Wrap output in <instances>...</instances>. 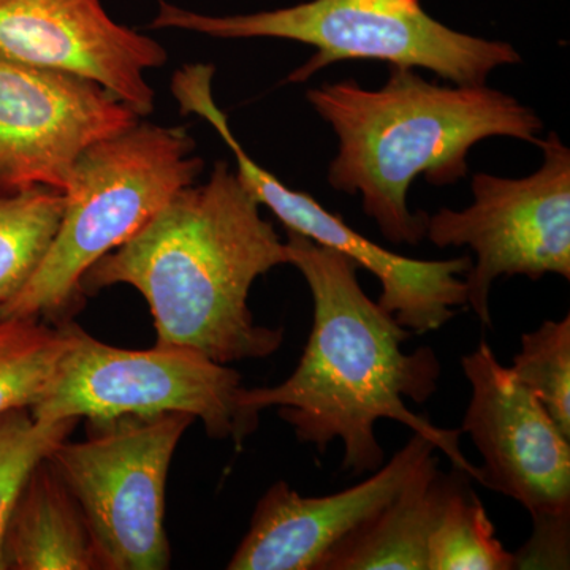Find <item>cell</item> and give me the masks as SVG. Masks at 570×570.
<instances>
[{
  "instance_id": "cell-1",
  "label": "cell",
  "mask_w": 570,
  "mask_h": 570,
  "mask_svg": "<svg viewBox=\"0 0 570 570\" xmlns=\"http://www.w3.org/2000/svg\"><path fill=\"white\" fill-rule=\"evenodd\" d=\"M285 245L288 264L305 276L313 295V328L294 373L276 387H245V406L279 409L296 438L321 453L340 439L343 469L352 475L384 464L376 423L390 419L433 439L453 468L478 480V468L461 453V430L431 425L406 406V400L423 404L438 392L436 352H403L414 333L365 294L351 257L292 230Z\"/></svg>"
},
{
  "instance_id": "cell-2",
  "label": "cell",
  "mask_w": 570,
  "mask_h": 570,
  "mask_svg": "<svg viewBox=\"0 0 570 570\" xmlns=\"http://www.w3.org/2000/svg\"><path fill=\"white\" fill-rule=\"evenodd\" d=\"M285 264L287 245L223 160L208 183L184 187L94 264L81 291L132 285L151 309L156 346L193 348L228 365L283 346L284 328L255 324L247 302L257 277Z\"/></svg>"
},
{
  "instance_id": "cell-3",
  "label": "cell",
  "mask_w": 570,
  "mask_h": 570,
  "mask_svg": "<svg viewBox=\"0 0 570 570\" xmlns=\"http://www.w3.org/2000/svg\"><path fill=\"white\" fill-rule=\"evenodd\" d=\"M306 97L340 141L328 183L362 195L363 209L395 245L426 238L428 214L407 208L417 176L436 186L460 181L479 141L512 137L538 145L543 130L534 110L508 94L487 85H434L409 67L392 66L377 91L346 80Z\"/></svg>"
},
{
  "instance_id": "cell-4",
  "label": "cell",
  "mask_w": 570,
  "mask_h": 570,
  "mask_svg": "<svg viewBox=\"0 0 570 570\" xmlns=\"http://www.w3.org/2000/svg\"><path fill=\"white\" fill-rule=\"evenodd\" d=\"M184 127L135 124L81 154L63 187L61 224L43 261L0 318L66 317L94 264L132 238L204 170Z\"/></svg>"
},
{
  "instance_id": "cell-5",
  "label": "cell",
  "mask_w": 570,
  "mask_h": 570,
  "mask_svg": "<svg viewBox=\"0 0 570 570\" xmlns=\"http://www.w3.org/2000/svg\"><path fill=\"white\" fill-rule=\"evenodd\" d=\"M153 28L183 29L216 39H284L313 45L316 55L288 81L303 82L330 63L376 59L426 69L453 85H485L491 71L521 61L505 41L453 31L420 0H311L261 13L212 17L160 2Z\"/></svg>"
},
{
  "instance_id": "cell-6",
  "label": "cell",
  "mask_w": 570,
  "mask_h": 570,
  "mask_svg": "<svg viewBox=\"0 0 570 570\" xmlns=\"http://www.w3.org/2000/svg\"><path fill=\"white\" fill-rule=\"evenodd\" d=\"M242 376L202 352L154 346L132 351L100 343L70 322V344L51 384L29 411L37 422L183 412L209 438L242 448L261 412L243 403Z\"/></svg>"
},
{
  "instance_id": "cell-7",
  "label": "cell",
  "mask_w": 570,
  "mask_h": 570,
  "mask_svg": "<svg viewBox=\"0 0 570 570\" xmlns=\"http://www.w3.org/2000/svg\"><path fill=\"white\" fill-rule=\"evenodd\" d=\"M193 415L165 412L88 422V439L59 442L47 461L70 491L105 570L170 568L165 490Z\"/></svg>"
},
{
  "instance_id": "cell-8",
  "label": "cell",
  "mask_w": 570,
  "mask_h": 570,
  "mask_svg": "<svg viewBox=\"0 0 570 570\" xmlns=\"http://www.w3.org/2000/svg\"><path fill=\"white\" fill-rule=\"evenodd\" d=\"M461 367L472 392L461 433L482 455L478 482L520 502L534 524L515 569H569L570 438L485 341Z\"/></svg>"
},
{
  "instance_id": "cell-9",
  "label": "cell",
  "mask_w": 570,
  "mask_h": 570,
  "mask_svg": "<svg viewBox=\"0 0 570 570\" xmlns=\"http://www.w3.org/2000/svg\"><path fill=\"white\" fill-rule=\"evenodd\" d=\"M543 165L527 178H472L474 202L461 212L428 216L426 238L438 247L474 250L464 279L468 305L491 325L490 291L499 276L570 279V153L551 132L538 142Z\"/></svg>"
},
{
  "instance_id": "cell-10",
  "label": "cell",
  "mask_w": 570,
  "mask_h": 570,
  "mask_svg": "<svg viewBox=\"0 0 570 570\" xmlns=\"http://www.w3.org/2000/svg\"><path fill=\"white\" fill-rule=\"evenodd\" d=\"M213 77L198 70L176 82L175 99L184 115L195 112L212 124L224 138L238 163L239 181L255 200L272 209L287 230L332 247L363 266L381 283L379 306L395 316L414 335L442 328L455 317L456 307L468 305L466 276L471 257L450 261H415L376 245L348 227L337 214L330 213L311 195L291 189L250 159L228 126L227 116L213 99Z\"/></svg>"
},
{
  "instance_id": "cell-11",
  "label": "cell",
  "mask_w": 570,
  "mask_h": 570,
  "mask_svg": "<svg viewBox=\"0 0 570 570\" xmlns=\"http://www.w3.org/2000/svg\"><path fill=\"white\" fill-rule=\"evenodd\" d=\"M138 121L97 82L0 58V190H63L86 149Z\"/></svg>"
},
{
  "instance_id": "cell-12",
  "label": "cell",
  "mask_w": 570,
  "mask_h": 570,
  "mask_svg": "<svg viewBox=\"0 0 570 570\" xmlns=\"http://www.w3.org/2000/svg\"><path fill=\"white\" fill-rule=\"evenodd\" d=\"M0 58L97 82L142 118L156 99L146 71L168 52L112 21L100 0H0Z\"/></svg>"
},
{
  "instance_id": "cell-13",
  "label": "cell",
  "mask_w": 570,
  "mask_h": 570,
  "mask_svg": "<svg viewBox=\"0 0 570 570\" xmlns=\"http://www.w3.org/2000/svg\"><path fill=\"white\" fill-rule=\"evenodd\" d=\"M439 450L426 434L412 431L403 449L373 475L328 497H302L276 482L257 502L230 570H318L341 540L389 504Z\"/></svg>"
},
{
  "instance_id": "cell-14",
  "label": "cell",
  "mask_w": 570,
  "mask_h": 570,
  "mask_svg": "<svg viewBox=\"0 0 570 570\" xmlns=\"http://www.w3.org/2000/svg\"><path fill=\"white\" fill-rule=\"evenodd\" d=\"M431 456L373 519L326 554L318 570H428V542L460 469L445 474Z\"/></svg>"
},
{
  "instance_id": "cell-15",
  "label": "cell",
  "mask_w": 570,
  "mask_h": 570,
  "mask_svg": "<svg viewBox=\"0 0 570 570\" xmlns=\"http://www.w3.org/2000/svg\"><path fill=\"white\" fill-rule=\"evenodd\" d=\"M3 560L14 570L104 569L80 505L47 459L22 487L3 540Z\"/></svg>"
},
{
  "instance_id": "cell-16",
  "label": "cell",
  "mask_w": 570,
  "mask_h": 570,
  "mask_svg": "<svg viewBox=\"0 0 570 570\" xmlns=\"http://www.w3.org/2000/svg\"><path fill=\"white\" fill-rule=\"evenodd\" d=\"M63 206L62 190L52 187L0 190V306L18 294L43 261Z\"/></svg>"
},
{
  "instance_id": "cell-17",
  "label": "cell",
  "mask_w": 570,
  "mask_h": 570,
  "mask_svg": "<svg viewBox=\"0 0 570 570\" xmlns=\"http://www.w3.org/2000/svg\"><path fill=\"white\" fill-rule=\"evenodd\" d=\"M70 344V322L0 318V417L31 409L51 384Z\"/></svg>"
},
{
  "instance_id": "cell-18",
  "label": "cell",
  "mask_w": 570,
  "mask_h": 570,
  "mask_svg": "<svg viewBox=\"0 0 570 570\" xmlns=\"http://www.w3.org/2000/svg\"><path fill=\"white\" fill-rule=\"evenodd\" d=\"M515 553L497 539L489 513L461 472L428 542V570H512Z\"/></svg>"
},
{
  "instance_id": "cell-19",
  "label": "cell",
  "mask_w": 570,
  "mask_h": 570,
  "mask_svg": "<svg viewBox=\"0 0 570 570\" xmlns=\"http://www.w3.org/2000/svg\"><path fill=\"white\" fill-rule=\"evenodd\" d=\"M513 376L538 397L558 428L570 438V316L543 322L521 336Z\"/></svg>"
},
{
  "instance_id": "cell-20",
  "label": "cell",
  "mask_w": 570,
  "mask_h": 570,
  "mask_svg": "<svg viewBox=\"0 0 570 570\" xmlns=\"http://www.w3.org/2000/svg\"><path fill=\"white\" fill-rule=\"evenodd\" d=\"M77 423V419L37 422L29 409L0 417V570H7L3 540L26 480L59 442L70 436Z\"/></svg>"
}]
</instances>
